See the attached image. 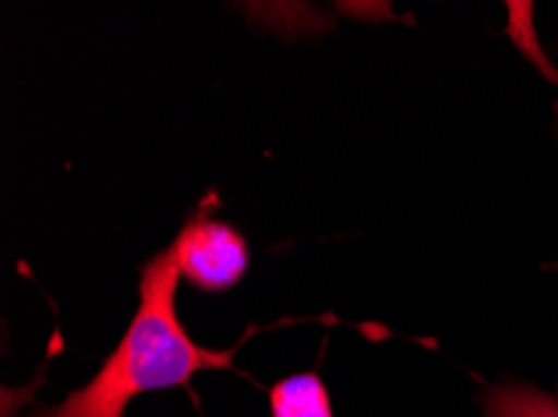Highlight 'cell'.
<instances>
[{
	"label": "cell",
	"mask_w": 558,
	"mask_h": 417,
	"mask_svg": "<svg viewBox=\"0 0 558 417\" xmlns=\"http://www.w3.org/2000/svg\"><path fill=\"white\" fill-rule=\"evenodd\" d=\"M556 113H558V106H556ZM556 125H558V123H556Z\"/></svg>",
	"instance_id": "5b68a950"
},
{
	"label": "cell",
	"mask_w": 558,
	"mask_h": 417,
	"mask_svg": "<svg viewBox=\"0 0 558 417\" xmlns=\"http://www.w3.org/2000/svg\"><path fill=\"white\" fill-rule=\"evenodd\" d=\"M179 260L173 243L141 266L138 308L116 351L88 385L68 393L61 405L28 417H123L135 397L189 385L206 370H233L239 347L198 345L179 318Z\"/></svg>",
	"instance_id": "6da1fadb"
},
{
	"label": "cell",
	"mask_w": 558,
	"mask_h": 417,
	"mask_svg": "<svg viewBox=\"0 0 558 417\" xmlns=\"http://www.w3.org/2000/svg\"><path fill=\"white\" fill-rule=\"evenodd\" d=\"M216 206L218 195H206L173 237L181 278L208 295L233 291L246 278L251 266L246 237L226 220L210 218Z\"/></svg>",
	"instance_id": "7a4b0ae2"
},
{
	"label": "cell",
	"mask_w": 558,
	"mask_h": 417,
	"mask_svg": "<svg viewBox=\"0 0 558 417\" xmlns=\"http://www.w3.org/2000/svg\"><path fill=\"white\" fill-rule=\"evenodd\" d=\"M484 417H558V397L526 382H496L478 395Z\"/></svg>",
	"instance_id": "277c9868"
},
{
	"label": "cell",
	"mask_w": 558,
	"mask_h": 417,
	"mask_svg": "<svg viewBox=\"0 0 558 417\" xmlns=\"http://www.w3.org/2000/svg\"><path fill=\"white\" fill-rule=\"evenodd\" d=\"M270 417H333V403L318 372H295L268 393Z\"/></svg>",
	"instance_id": "3957f363"
},
{
	"label": "cell",
	"mask_w": 558,
	"mask_h": 417,
	"mask_svg": "<svg viewBox=\"0 0 558 417\" xmlns=\"http://www.w3.org/2000/svg\"><path fill=\"white\" fill-rule=\"evenodd\" d=\"M556 266H558V262H556Z\"/></svg>",
	"instance_id": "8992f818"
}]
</instances>
